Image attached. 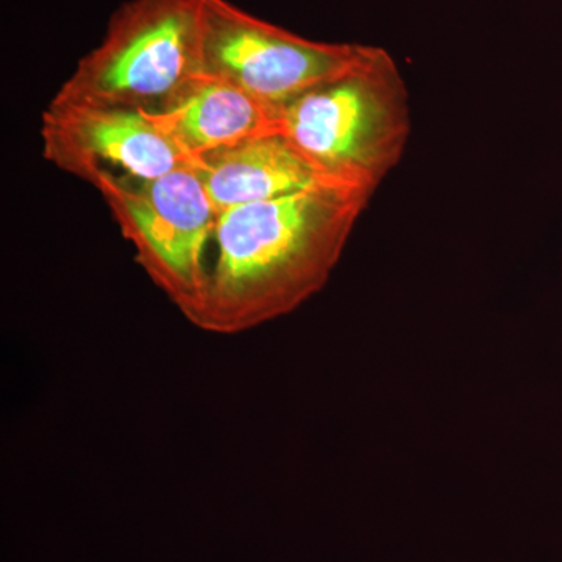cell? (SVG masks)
I'll return each mask as SVG.
<instances>
[{"mask_svg": "<svg viewBox=\"0 0 562 562\" xmlns=\"http://www.w3.org/2000/svg\"><path fill=\"white\" fill-rule=\"evenodd\" d=\"M43 155L91 183L101 173L155 179L195 166L146 111L52 99L43 113Z\"/></svg>", "mask_w": 562, "mask_h": 562, "instance_id": "cell-6", "label": "cell"}, {"mask_svg": "<svg viewBox=\"0 0 562 562\" xmlns=\"http://www.w3.org/2000/svg\"><path fill=\"white\" fill-rule=\"evenodd\" d=\"M91 184L135 247L136 262L190 319L201 303L220 217L198 168L155 179L101 173Z\"/></svg>", "mask_w": 562, "mask_h": 562, "instance_id": "cell-4", "label": "cell"}, {"mask_svg": "<svg viewBox=\"0 0 562 562\" xmlns=\"http://www.w3.org/2000/svg\"><path fill=\"white\" fill-rule=\"evenodd\" d=\"M201 0H127L54 99L160 113L199 76Z\"/></svg>", "mask_w": 562, "mask_h": 562, "instance_id": "cell-3", "label": "cell"}, {"mask_svg": "<svg viewBox=\"0 0 562 562\" xmlns=\"http://www.w3.org/2000/svg\"><path fill=\"white\" fill-rule=\"evenodd\" d=\"M184 154L202 155L280 132L279 111L225 81L195 76L160 113H149Z\"/></svg>", "mask_w": 562, "mask_h": 562, "instance_id": "cell-7", "label": "cell"}, {"mask_svg": "<svg viewBox=\"0 0 562 562\" xmlns=\"http://www.w3.org/2000/svg\"><path fill=\"white\" fill-rule=\"evenodd\" d=\"M279 125L322 179L373 194L408 146V88L390 52L360 44L346 69L286 103Z\"/></svg>", "mask_w": 562, "mask_h": 562, "instance_id": "cell-2", "label": "cell"}, {"mask_svg": "<svg viewBox=\"0 0 562 562\" xmlns=\"http://www.w3.org/2000/svg\"><path fill=\"white\" fill-rule=\"evenodd\" d=\"M358 50L360 44L305 38L231 0H201L199 76L231 83L276 111L341 72Z\"/></svg>", "mask_w": 562, "mask_h": 562, "instance_id": "cell-5", "label": "cell"}, {"mask_svg": "<svg viewBox=\"0 0 562 562\" xmlns=\"http://www.w3.org/2000/svg\"><path fill=\"white\" fill-rule=\"evenodd\" d=\"M372 195L321 180L222 211L201 303L188 321L213 335H239L288 312L319 286Z\"/></svg>", "mask_w": 562, "mask_h": 562, "instance_id": "cell-1", "label": "cell"}, {"mask_svg": "<svg viewBox=\"0 0 562 562\" xmlns=\"http://www.w3.org/2000/svg\"><path fill=\"white\" fill-rule=\"evenodd\" d=\"M216 210L271 201L312 187L322 177L281 132L265 133L202 155L195 162Z\"/></svg>", "mask_w": 562, "mask_h": 562, "instance_id": "cell-8", "label": "cell"}]
</instances>
